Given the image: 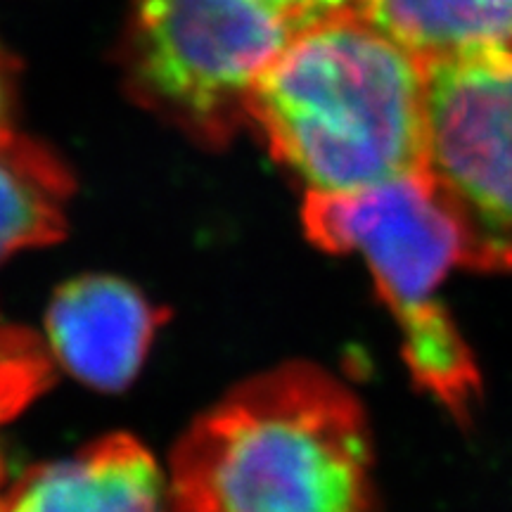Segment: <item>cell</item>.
<instances>
[{"label":"cell","mask_w":512,"mask_h":512,"mask_svg":"<svg viewBox=\"0 0 512 512\" xmlns=\"http://www.w3.org/2000/svg\"><path fill=\"white\" fill-rule=\"evenodd\" d=\"M252 126L304 195H344L422 174L427 67L370 17L294 41L254 81Z\"/></svg>","instance_id":"6da1fadb"},{"label":"cell","mask_w":512,"mask_h":512,"mask_svg":"<svg viewBox=\"0 0 512 512\" xmlns=\"http://www.w3.org/2000/svg\"><path fill=\"white\" fill-rule=\"evenodd\" d=\"M169 489L174 512H375L366 415L325 370L273 368L192 422Z\"/></svg>","instance_id":"7a4b0ae2"},{"label":"cell","mask_w":512,"mask_h":512,"mask_svg":"<svg viewBox=\"0 0 512 512\" xmlns=\"http://www.w3.org/2000/svg\"><path fill=\"white\" fill-rule=\"evenodd\" d=\"M373 0H133L126 74L145 107L204 145L247 128L254 81L294 41Z\"/></svg>","instance_id":"3957f363"},{"label":"cell","mask_w":512,"mask_h":512,"mask_svg":"<svg viewBox=\"0 0 512 512\" xmlns=\"http://www.w3.org/2000/svg\"><path fill=\"white\" fill-rule=\"evenodd\" d=\"M304 226L316 245L366 259L420 382L446 389L470 373L465 344L432 302L448 268L463 264V238L425 171L344 195H304Z\"/></svg>","instance_id":"277c9868"},{"label":"cell","mask_w":512,"mask_h":512,"mask_svg":"<svg viewBox=\"0 0 512 512\" xmlns=\"http://www.w3.org/2000/svg\"><path fill=\"white\" fill-rule=\"evenodd\" d=\"M427 67L425 174L463 264L512 271V41Z\"/></svg>","instance_id":"5b68a950"},{"label":"cell","mask_w":512,"mask_h":512,"mask_svg":"<svg viewBox=\"0 0 512 512\" xmlns=\"http://www.w3.org/2000/svg\"><path fill=\"white\" fill-rule=\"evenodd\" d=\"M164 313L112 275H83L55 292L48 351L76 380L117 392L143 366Z\"/></svg>","instance_id":"8992f818"},{"label":"cell","mask_w":512,"mask_h":512,"mask_svg":"<svg viewBox=\"0 0 512 512\" xmlns=\"http://www.w3.org/2000/svg\"><path fill=\"white\" fill-rule=\"evenodd\" d=\"M0 512H174L169 479L147 448L112 434L0 486Z\"/></svg>","instance_id":"52a82bcc"},{"label":"cell","mask_w":512,"mask_h":512,"mask_svg":"<svg viewBox=\"0 0 512 512\" xmlns=\"http://www.w3.org/2000/svg\"><path fill=\"white\" fill-rule=\"evenodd\" d=\"M74 181L67 166L15 128L0 136V261L60 240Z\"/></svg>","instance_id":"ba28073f"},{"label":"cell","mask_w":512,"mask_h":512,"mask_svg":"<svg viewBox=\"0 0 512 512\" xmlns=\"http://www.w3.org/2000/svg\"><path fill=\"white\" fill-rule=\"evenodd\" d=\"M368 17L425 64L512 41V0H373Z\"/></svg>","instance_id":"9c48e42d"},{"label":"cell","mask_w":512,"mask_h":512,"mask_svg":"<svg viewBox=\"0 0 512 512\" xmlns=\"http://www.w3.org/2000/svg\"><path fill=\"white\" fill-rule=\"evenodd\" d=\"M50 382V351L29 330L0 318V425Z\"/></svg>","instance_id":"30bf717a"},{"label":"cell","mask_w":512,"mask_h":512,"mask_svg":"<svg viewBox=\"0 0 512 512\" xmlns=\"http://www.w3.org/2000/svg\"><path fill=\"white\" fill-rule=\"evenodd\" d=\"M17 98V64L0 43V136L12 131Z\"/></svg>","instance_id":"8fae6325"}]
</instances>
